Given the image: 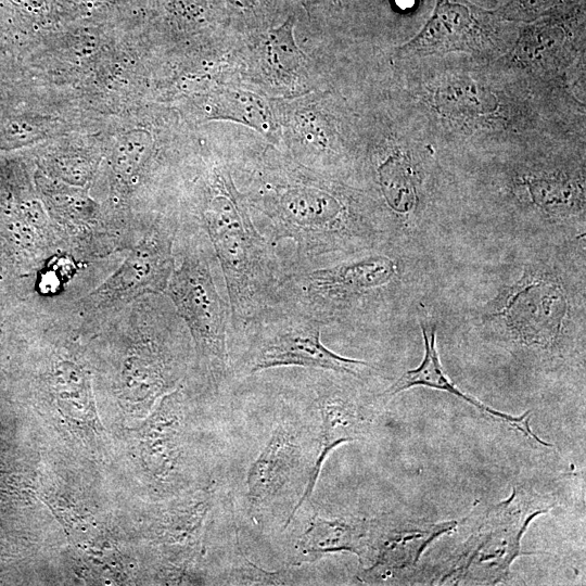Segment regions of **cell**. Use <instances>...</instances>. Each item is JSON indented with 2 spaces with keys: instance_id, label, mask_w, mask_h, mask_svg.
<instances>
[{
  "instance_id": "6da1fadb",
  "label": "cell",
  "mask_w": 586,
  "mask_h": 586,
  "mask_svg": "<svg viewBox=\"0 0 586 586\" xmlns=\"http://www.w3.org/2000/svg\"><path fill=\"white\" fill-rule=\"evenodd\" d=\"M262 176L246 202L286 270L392 245L379 208L355 191L293 175Z\"/></svg>"
},
{
  "instance_id": "7a4b0ae2",
  "label": "cell",
  "mask_w": 586,
  "mask_h": 586,
  "mask_svg": "<svg viewBox=\"0 0 586 586\" xmlns=\"http://www.w3.org/2000/svg\"><path fill=\"white\" fill-rule=\"evenodd\" d=\"M88 345L109 364L115 394L137 400L179 386L194 362L190 333L165 293L126 305L88 337Z\"/></svg>"
},
{
  "instance_id": "3957f363",
  "label": "cell",
  "mask_w": 586,
  "mask_h": 586,
  "mask_svg": "<svg viewBox=\"0 0 586 586\" xmlns=\"http://www.w3.org/2000/svg\"><path fill=\"white\" fill-rule=\"evenodd\" d=\"M191 208L218 260L230 304V335L278 305L284 262L258 230L231 176L215 168Z\"/></svg>"
},
{
  "instance_id": "277c9868",
  "label": "cell",
  "mask_w": 586,
  "mask_h": 586,
  "mask_svg": "<svg viewBox=\"0 0 586 586\" xmlns=\"http://www.w3.org/2000/svg\"><path fill=\"white\" fill-rule=\"evenodd\" d=\"M404 266L385 245L328 264L284 272L278 305L328 328H365L386 321L399 300Z\"/></svg>"
},
{
  "instance_id": "5b68a950",
  "label": "cell",
  "mask_w": 586,
  "mask_h": 586,
  "mask_svg": "<svg viewBox=\"0 0 586 586\" xmlns=\"http://www.w3.org/2000/svg\"><path fill=\"white\" fill-rule=\"evenodd\" d=\"M183 320L199 377L215 393L232 384L230 304L212 244L198 220L179 212L173 269L164 292Z\"/></svg>"
},
{
  "instance_id": "8992f818",
  "label": "cell",
  "mask_w": 586,
  "mask_h": 586,
  "mask_svg": "<svg viewBox=\"0 0 586 586\" xmlns=\"http://www.w3.org/2000/svg\"><path fill=\"white\" fill-rule=\"evenodd\" d=\"M323 327L295 310L276 306L229 339L233 380L279 368L332 371L365 380L379 373L372 364L348 358L321 341Z\"/></svg>"
},
{
  "instance_id": "52a82bcc",
  "label": "cell",
  "mask_w": 586,
  "mask_h": 586,
  "mask_svg": "<svg viewBox=\"0 0 586 586\" xmlns=\"http://www.w3.org/2000/svg\"><path fill=\"white\" fill-rule=\"evenodd\" d=\"M576 300L558 267L532 263L502 289L484 320L517 345L555 352L578 319Z\"/></svg>"
},
{
  "instance_id": "ba28073f",
  "label": "cell",
  "mask_w": 586,
  "mask_h": 586,
  "mask_svg": "<svg viewBox=\"0 0 586 586\" xmlns=\"http://www.w3.org/2000/svg\"><path fill=\"white\" fill-rule=\"evenodd\" d=\"M178 224V212L158 214L116 268L89 293L72 301L85 337L132 301L165 292Z\"/></svg>"
},
{
  "instance_id": "9c48e42d",
  "label": "cell",
  "mask_w": 586,
  "mask_h": 586,
  "mask_svg": "<svg viewBox=\"0 0 586 586\" xmlns=\"http://www.w3.org/2000/svg\"><path fill=\"white\" fill-rule=\"evenodd\" d=\"M302 378L306 393L321 418L319 445L304 491L292 508L284 527L292 523L298 509L311 497L322 466L341 444L364 437L370 426L368 409L348 380L349 375L309 369Z\"/></svg>"
},
{
  "instance_id": "30bf717a",
  "label": "cell",
  "mask_w": 586,
  "mask_h": 586,
  "mask_svg": "<svg viewBox=\"0 0 586 586\" xmlns=\"http://www.w3.org/2000/svg\"><path fill=\"white\" fill-rule=\"evenodd\" d=\"M548 508L522 506L518 494L500 502L492 511L472 542L468 544L453 572L479 573L484 579L498 581L508 572L513 559L520 552V538L528 522Z\"/></svg>"
},
{
  "instance_id": "8fae6325",
  "label": "cell",
  "mask_w": 586,
  "mask_h": 586,
  "mask_svg": "<svg viewBox=\"0 0 586 586\" xmlns=\"http://www.w3.org/2000/svg\"><path fill=\"white\" fill-rule=\"evenodd\" d=\"M304 450L302 434L292 422L282 421L272 430L246 474L245 495L252 508H267L309 470Z\"/></svg>"
},
{
  "instance_id": "7c38bea8",
  "label": "cell",
  "mask_w": 586,
  "mask_h": 586,
  "mask_svg": "<svg viewBox=\"0 0 586 586\" xmlns=\"http://www.w3.org/2000/svg\"><path fill=\"white\" fill-rule=\"evenodd\" d=\"M487 43L488 33L476 8L467 0H436L428 23L400 48L399 53L428 55L451 51L481 52L488 49Z\"/></svg>"
},
{
  "instance_id": "4fadbf2b",
  "label": "cell",
  "mask_w": 586,
  "mask_h": 586,
  "mask_svg": "<svg viewBox=\"0 0 586 586\" xmlns=\"http://www.w3.org/2000/svg\"><path fill=\"white\" fill-rule=\"evenodd\" d=\"M420 329L424 346V355L420 365L413 369L405 371L397 380H395L393 384H391L379 395L380 397H392L413 386H426L445 391L471 404L481 413L488 415L493 420L505 423L511 429L522 432L536 444L547 447L551 446L550 444L542 441L531 430L528 424L531 411H526L518 417L510 416L486 406L475 397L470 396L459 390L454 382L448 379L442 368L436 347V323L431 318L424 316L420 318Z\"/></svg>"
},
{
  "instance_id": "5bb4252c",
  "label": "cell",
  "mask_w": 586,
  "mask_h": 586,
  "mask_svg": "<svg viewBox=\"0 0 586 586\" xmlns=\"http://www.w3.org/2000/svg\"><path fill=\"white\" fill-rule=\"evenodd\" d=\"M456 526L455 521L417 525L371 520L367 572H388L413 564L425 546L437 535Z\"/></svg>"
},
{
  "instance_id": "9a60e30c",
  "label": "cell",
  "mask_w": 586,
  "mask_h": 586,
  "mask_svg": "<svg viewBox=\"0 0 586 586\" xmlns=\"http://www.w3.org/2000/svg\"><path fill=\"white\" fill-rule=\"evenodd\" d=\"M371 520L315 514L295 544V564L313 562L331 552L349 551L366 564L370 550Z\"/></svg>"
},
{
  "instance_id": "2e32d148",
  "label": "cell",
  "mask_w": 586,
  "mask_h": 586,
  "mask_svg": "<svg viewBox=\"0 0 586 586\" xmlns=\"http://www.w3.org/2000/svg\"><path fill=\"white\" fill-rule=\"evenodd\" d=\"M517 187L527 203L543 217L564 221L584 216V186L562 174H527L518 178Z\"/></svg>"
},
{
  "instance_id": "e0dca14e",
  "label": "cell",
  "mask_w": 586,
  "mask_h": 586,
  "mask_svg": "<svg viewBox=\"0 0 586 586\" xmlns=\"http://www.w3.org/2000/svg\"><path fill=\"white\" fill-rule=\"evenodd\" d=\"M42 174L66 184L90 188L98 168L93 155L78 151H61L42 160Z\"/></svg>"
},
{
  "instance_id": "ac0fdd59",
  "label": "cell",
  "mask_w": 586,
  "mask_h": 586,
  "mask_svg": "<svg viewBox=\"0 0 586 586\" xmlns=\"http://www.w3.org/2000/svg\"><path fill=\"white\" fill-rule=\"evenodd\" d=\"M294 18L290 17L281 26L271 29L265 39L268 65L279 75L291 76L301 66L303 53L293 37Z\"/></svg>"
},
{
  "instance_id": "d6986e66",
  "label": "cell",
  "mask_w": 586,
  "mask_h": 586,
  "mask_svg": "<svg viewBox=\"0 0 586 586\" xmlns=\"http://www.w3.org/2000/svg\"><path fill=\"white\" fill-rule=\"evenodd\" d=\"M218 111L225 118L238 120L267 133L272 128L271 115L265 102L258 97L239 91L224 93Z\"/></svg>"
},
{
  "instance_id": "ffe728a7",
  "label": "cell",
  "mask_w": 586,
  "mask_h": 586,
  "mask_svg": "<svg viewBox=\"0 0 586 586\" xmlns=\"http://www.w3.org/2000/svg\"><path fill=\"white\" fill-rule=\"evenodd\" d=\"M44 130L33 118L10 119L0 128V150L12 151L34 144L44 137Z\"/></svg>"
},
{
  "instance_id": "44dd1931",
  "label": "cell",
  "mask_w": 586,
  "mask_h": 586,
  "mask_svg": "<svg viewBox=\"0 0 586 586\" xmlns=\"http://www.w3.org/2000/svg\"><path fill=\"white\" fill-rule=\"evenodd\" d=\"M242 565L238 570L235 581L239 584L282 585L290 584L286 571L267 572L242 555Z\"/></svg>"
},
{
  "instance_id": "7402d4cb",
  "label": "cell",
  "mask_w": 586,
  "mask_h": 586,
  "mask_svg": "<svg viewBox=\"0 0 586 586\" xmlns=\"http://www.w3.org/2000/svg\"><path fill=\"white\" fill-rule=\"evenodd\" d=\"M555 0H513L499 11L507 20H532L546 10Z\"/></svg>"
},
{
  "instance_id": "603a6c76",
  "label": "cell",
  "mask_w": 586,
  "mask_h": 586,
  "mask_svg": "<svg viewBox=\"0 0 586 586\" xmlns=\"http://www.w3.org/2000/svg\"><path fill=\"white\" fill-rule=\"evenodd\" d=\"M415 0H396L397 4L403 8H410L413 4Z\"/></svg>"
},
{
  "instance_id": "cb8c5ba5",
  "label": "cell",
  "mask_w": 586,
  "mask_h": 586,
  "mask_svg": "<svg viewBox=\"0 0 586 586\" xmlns=\"http://www.w3.org/2000/svg\"><path fill=\"white\" fill-rule=\"evenodd\" d=\"M234 2H238L239 4H245L249 0H233Z\"/></svg>"
}]
</instances>
